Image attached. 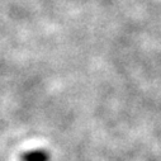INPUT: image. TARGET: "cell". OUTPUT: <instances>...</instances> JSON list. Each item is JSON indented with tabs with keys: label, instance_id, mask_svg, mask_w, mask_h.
<instances>
[{
	"label": "cell",
	"instance_id": "cell-1",
	"mask_svg": "<svg viewBox=\"0 0 161 161\" xmlns=\"http://www.w3.org/2000/svg\"><path fill=\"white\" fill-rule=\"evenodd\" d=\"M50 153L46 150H28L20 155L22 161H50Z\"/></svg>",
	"mask_w": 161,
	"mask_h": 161
}]
</instances>
